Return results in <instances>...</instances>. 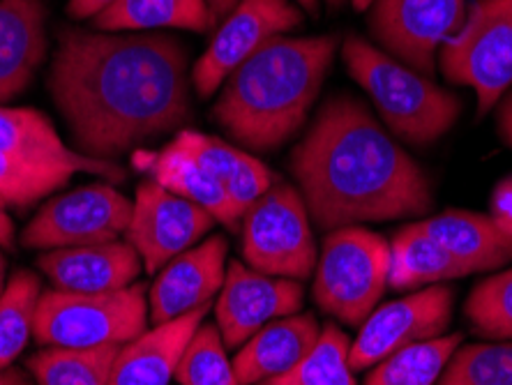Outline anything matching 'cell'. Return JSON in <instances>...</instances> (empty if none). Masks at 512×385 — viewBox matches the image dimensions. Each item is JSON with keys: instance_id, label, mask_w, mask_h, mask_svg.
Returning <instances> with one entry per match:
<instances>
[{"instance_id": "obj_1", "label": "cell", "mask_w": 512, "mask_h": 385, "mask_svg": "<svg viewBox=\"0 0 512 385\" xmlns=\"http://www.w3.org/2000/svg\"><path fill=\"white\" fill-rule=\"evenodd\" d=\"M190 54L162 33H58L49 93L74 150L116 162L139 143L180 130L192 116Z\"/></svg>"}, {"instance_id": "obj_2", "label": "cell", "mask_w": 512, "mask_h": 385, "mask_svg": "<svg viewBox=\"0 0 512 385\" xmlns=\"http://www.w3.org/2000/svg\"><path fill=\"white\" fill-rule=\"evenodd\" d=\"M289 166L323 231L418 217L434 206L423 166L349 93L323 102Z\"/></svg>"}, {"instance_id": "obj_3", "label": "cell", "mask_w": 512, "mask_h": 385, "mask_svg": "<svg viewBox=\"0 0 512 385\" xmlns=\"http://www.w3.org/2000/svg\"><path fill=\"white\" fill-rule=\"evenodd\" d=\"M337 47L335 35H280L263 44L222 83L215 123L247 150L280 148L310 116Z\"/></svg>"}, {"instance_id": "obj_4", "label": "cell", "mask_w": 512, "mask_h": 385, "mask_svg": "<svg viewBox=\"0 0 512 385\" xmlns=\"http://www.w3.org/2000/svg\"><path fill=\"white\" fill-rule=\"evenodd\" d=\"M351 79L370 97L381 123L411 146H427L453 130L462 102L425 74L404 65L360 35L342 44Z\"/></svg>"}, {"instance_id": "obj_5", "label": "cell", "mask_w": 512, "mask_h": 385, "mask_svg": "<svg viewBox=\"0 0 512 385\" xmlns=\"http://www.w3.org/2000/svg\"><path fill=\"white\" fill-rule=\"evenodd\" d=\"M77 173L123 183L118 162L93 160L60 139L42 111L0 107V196L7 206L28 208L58 192Z\"/></svg>"}, {"instance_id": "obj_6", "label": "cell", "mask_w": 512, "mask_h": 385, "mask_svg": "<svg viewBox=\"0 0 512 385\" xmlns=\"http://www.w3.org/2000/svg\"><path fill=\"white\" fill-rule=\"evenodd\" d=\"M390 243L365 226L328 231L314 266V303L344 326L360 328L388 289Z\"/></svg>"}, {"instance_id": "obj_7", "label": "cell", "mask_w": 512, "mask_h": 385, "mask_svg": "<svg viewBox=\"0 0 512 385\" xmlns=\"http://www.w3.org/2000/svg\"><path fill=\"white\" fill-rule=\"evenodd\" d=\"M148 298L143 284L107 293L44 291L37 305L33 337L42 346L100 349L123 346L148 330Z\"/></svg>"}, {"instance_id": "obj_8", "label": "cell", "mask_w": 512, "mask_h": 385, "mask_svg": "<svg viewBox=\"0 0 512 385\" xmlns=\"http://www.w3.org/2000/svg\"><path fill=\"white\" fill-rule=\"evenodd\" d=\"M436 63L450 83L476 93L480 116L499 107L512 90V0H473Z\"/></svg>"}, {"instance_id": "obj_9", "label": "cell", "mask_w": 512, "mask_h": 385, "mask_svg": "<svg viewBox=\"0 0 512 385\" xmlns=\"http://www.w3.org/2000/svg\"><path fill=\"white\" fill-rule=\"evenodd\" d=\"M238 231L247 266L259 273L298 282L314 273L319 249L310 210L298 187L275 180L247 210Z\"/></svg>"}, {"instance_id": "obj_10", "label": "cell", "mask_w": 512, "mask_h": 385, "mask_svg": "<svg viewBox=\"0 0 512 385\" xmlns=\"http://www.w3.org/2000/svg\"><path fill=\"white\" fill-rule=\"evenodd\" d=\"M130 215L132 201L114 183L84 185L44 203L21 231V243L47 252L109 243L125 236Z\"/></svg>"}, {"instance_id": "obj_11", "label": "cell", "mask_w": 512, "mask_h": 385, "mask_svg": "<svg viewBox=\"0 0 512 385\" xmlns=\"http://www.w3.org/2000/svg\"><path fill=\"white\" fill-rule=\"evenodd\" d=\"M305 14L293 0H238L215 28L213 40L192 67L197 95L213 97L229 74L263 44L303 26Z\"/></svg>"}, {"instance_id": "obj_12", "label": "cell", "mask_w": 512, "mask_h": 385, "mask_svg": "<svg viewBox=\"0 0 512 385\" xmlns=\"http://www.w3.org/2000/svg\"><path fill=\"white\" fill-rule=\"evenodd\" d=\"M464 19L466 0H374L370 7L374 40L425 77H432L439 49Z\"/></svg>"}, {"instance_id": "obj_13", "label": "cell", "mask_w": 512, "mask_h": 385, "mask_svg": "<svg viewBox=\"0 0 512 385\" xmlns=\"http://www.w3.org/2000/svg\"><path fill=\"white\" fill-rule=\"evenodd\" d=\"M453 307L455 291L446 284L425 286L411 296L376 307L351 342V369L363 372L404 346L446 335Z\"/></svg>"}, {"instance_id": "obj_14", "label": "cell", "mask_w": 512, "mask_h": 385, "mask_svg": "<svg viewBox=\"0 0 512 385\" xmlns=\"http://www.w3.org/2000/svg\"><path fill=\"white\" fill-rule=\"evenodd\" d=\"M215 224V217L197 203L148 178L137 187L125 238L137 249L146 273L155 275L178 254L199 245Z\"/></svg>"}, {"instance_id": "obj_15", "label": "cell", "mask_w": 512, "mask_h": 385, "mask_svg": "<svg viewBox=\"0 0 512 385\" xmlns=\"http://www.w3.org/2000/svg\"><path fill=\"white\" fill-rule=\"evenodd\" d=\"M303 300L305 289L298 279L263 275L233 261L215 303V326L227 349H240L270 321L296 314Z\"/></svg>"}, {"instance_id": "obj_16", "label": "cell", "mask_w": 512, "mask_h": 385, "mask_svg": "<svg viewBox=\"0 0 512 385\" xmlns=\"http://www.w3.org/2000/svg\"><path fill=\"white\" fill-rule=\"evenodd\" d=\"M227 249V238L210 236L178 254L157 273L148 291V312L153 326L210 305L227 277Z\"/></svg>"}, {"instance_id": "obj_17", "label": "cell", "mask_w": 512, "mask_h": 385, "mask_svg": "<svg viewBox=\"0 0 512 385\" xmlns=\"http://www.w3.org/2000/svg\"><path fill=\"white\" fill-rule=\"evenodd\" d=\"M37 268L51 289L65 293H107L134 284L143 270L141 256L127 240L49 249L37 259Z\"/></svg>"}, {"instance_id": "obj_18", "label": "cell", "mask_w": 512, "mask_h": 385, "mask_svg": "<svg viewBox=\"0 0 512 385\" xmlns=\"http://www.w3.org/2000/svg\"><path fill=\"white\" fill-rule=\"evenodd\" d=\"M47 47L44 0H0V107L28 88Z\"/></svg>"}, {"instance_id": "obj_19", "label": "cell", "mask_w": 512, "mask_h": 385, "mask_svg": "<svg viewBox=\"0 0 512 385\" xmlns=\"http://www.w3.org/2000/svg\"><path fill=\"white\" fill-rule=\"evenodd\" d=\"M210 305L143 330L120 346L109 385H169L194 330L206 321Z\"/></svg>"}, {"instance_id": "obj_20", "label": "cell", "mask_w": 512, "mask_h": 385, "mask_svg": "<svg viewBox=\"0 0 512 385\" xmlns=\"http://www.w3.org/2000/svg\"><path fill=\"white\" fill-rule=\"evenodd\" d=\"M321 330L312 314H291L270 321L254 332L233 358L238 385H261L286 374L312 351Z\"/></svg>"}, {"instance_id": "obj_21", "label": "cell", "mask_w": 512, "mask_h": 385, "mask_svg": "<svg viewBox=\"0 0 512 385\" xmlns=\"http://www.w3.org/2000/svg\"><path fill=\"white\" fill-rule=\"evenodd\" d=\"M173 141L227 190L240 217H245L247 210L277 180L275 173L259 157L220 137H210V134L197 130H180Z\"/></svg>"}, {"instance_id": "obj_22", "label": "cell", "mask_w": 512, "mask_h": 385, "mask_svg": "<svg viewBox=\"0 0 512 385\" xmlns=\"http://www.w3.org/2000/svg\"><path fill=\"white\" fill-rule=\"evenodd\" d=\"M134 166L162 185L164 190L183 196V199L197 203L231 231L240 229L243 217L233 206L229 194L199 162H194L176 141L167 143L160 150H137L134 153Z\"/></svg>"}, {"instance_id": "obj_23", "label": "cell", "mask_w": 512, "mask_h": 385, "mask_svg": "<svg viewBox=\"0 0 512 385\" xmlns=\"http://www.w3.org/2000/svg\"><path fill=\"white\" fill-rule=\"evenodd\" d=\"M418 224L469 273L501 268L512 261V236L489 215L473 210H446Z\"/></svg>"}, {"instance_id": "obj_24", "label": "cell", "mask_w": 512, "mask_h": 385, "mask_svg": "<svg viewBox=\"0 0 512 385\" xmlns=\"http://www.w3.org/2000/svg\"><path fill=\"white\" fill-rule=\"evenodd\" d=\"M471 275L446 247L420 229L409 224L397 231L390 243L388 286L395 291H418L423 286L443 284L448 279Z\"/></svg>"}, {"instance_id": "obj_25", "label": "cell", "mask_w": 512, "mask_h": 385, "mask_svg": "<svg viewBox=\"0 0 512 385\" xmlns=\"http://www.w3.org/2000/svg\"><path fill=\"white\" fill-rule=\"evenodd\" d=\"M93 26L104 33H150L155 28L208 33L215 21L206 0H116L97 14Z\"/></svg>"}, {"instance_id": "obj_26", "label": "cell", "mask_w": 512, "mask_h": 385, "mask_svg": "<svg viewBox=\"0 0 512 385\" xmlns=\"http://www.w3.org/2000/svg\"><path fill=\"white\" fill-rule=\"evenodd\" d=\"M459 346V332L404 346L376 362L365 385H436Z\"/></svg>"}, {"instance_id": "obj_27", "label": "cell", "mask_w": 512, "mask_h": 385, "mask_svg": "<svg viewBox=\"0 0 512 385\" xmlns=\"http://www.w3.org/2000/svg\"><path fill=\"white\" fill-rule=\"evenodd\" d=\"M120 346L60 349L44 346L28 360L35 385H109Z\"/></svg>"}, {"instance_id": "obj_28", "label": "cell", "mask_w": 512, "mask_h": 385, "mask_svg": "<svg viewBox=\"0 0 512 385\" xmlns=\"http://www.w3.org/2000/svg\"><path fill=\"white\" fill-rule=\"evenodd\" d=\"M40 298V279L30 270H19L10 277L0 296V367H12L24 353L28 339L33 337Z\"/></svg>"}, {"instance_id": "obj_29", "label": "cell", "mask_w": 512, "mask_h": 385, "mask_svg": "<svg viewBox=\"0 0 512 385\" xmlns=\"http://www.w3.org/2000/svg\"><path fill=\"white\" fill-rule=\"evenodd\" d=\"M349 337L337 326H326L312 351L289 372L261 385H356L349 365Z\"/></svg>"}, {"instance_id": "obj_30", "label": "cell", "mask_w": 512, "mask_h": 385, "mask_svg": "<svg viewBox=\"0 0 512 385\" xmlns=\"http://www.w3.org/2000/svg\"><path fill=\"white\" fill-rule=\"evenodd\" d=\"M436 385H512V339L459 346Z\"/></svg>"}, {"instance_id": "obj_31", "label": "cell", "mask_w": 512, "mask_h": 385, "mask_svg": "<svg viewBox=\"0 0 512 385\" xmlns=\"http://www.w3.org/2000/svg\"><path fill=\"white\" fill-rule=\"evenodd\" d=\"M176 381L180 385H238L227 344L213 323H201L194 330L178 362Z\"/></svg>"}, {"instance_id": "obj_32", "label": "cell", "mask_w": 512, "mask_h": 385, "mask_svg": "<svg viewBox=\"0 0 512 385\" xmlns=\"http://www.w3.org/2000/svg\"><path fill=\"white\" fill-rule=\"evenodd\" d=\"M466 319L485 339H512V268L483 279L466 298Z\"/></svg>"}, {"instance_id": "obj_33", "label": "cell", "mask_w": 512, "mask_h": 385, "mask_svg": "<svg viewBox=\"0 0 512 385\" xmlns=\"http://www.w3.org/2000/svg\"><path fill=\"white\" fill-rule=\"evenodd\" d=\"M489 217L512 236V173L496 183L489 199Z\"/></svg>"}, {"instance_id": "obj_34", "label": "cell", "mask_w": 512, "mask_h": 385, "mask_svg": "<svg viewBox=\"0 0 512 385\" xmlns=\"http://www.w3.org/2000/svg\"><path fill=\"white\" fill-rule=\"evenodd\" d=\"M114 3L116 0H67V14L72 19H95Z\"/></svg>"}, {"instance_id": "obj_35", "label": "cell", "mask_w": 512, "mask_h": 385, "mask_svg": "<svg viewBox=\"0 0 512 385\" xmlns=\"http://www.w3.org/2000/svg\"><path fill=\"white\" fill-rule=\"evenodd\" d=\"M496 127H499L501 139L512 148V90H508L506 97L499 102V111H496Z\"/></svg>"}, {"instance_id": "obj_36", "label": "cell", "mask_w": 512, "mask_h": 385, "mask_svg": "<svg viewBox=\"0 0 512 385\" xmlns=\"http://www.w3.org/2000/svg\"><path fill=\"white\" fill-rule=\"evenodd\" d=\"M7 201L0 196V247L3 249H12L14 247V222L10 213H7Z\"/></svg>"}, {"instance_id": "obj_37", "label": "cell", "mask_w": 512, "mask_h": 385, "mask_svg": "<svg viewBox=\"0 0 512 385\" xmlns=\"http://www.w3.org/2000/svg\"><path fill=\"white\" fill-rule=\"evenodd\" d=\"M206 3L210 7V14H213V21L217 28V24H220V21L233 10V7L238 5V0H206Z\"/></svg>"}, {"instance_id": "obj_38", "label": "cell", "mask_w": 512, "mask_h": 385, "mask_svg": "<svg viewBox=\"0 0 512 385\" xmlns=\"http://www.w3.org/2000/svg\"><path fill=\"white\" fill-rule=\"evenodd\" d=\"M0 385H30V381L17 369L0 367Z\"/></svg>"}, {"instance_id": "obj_39", "label": "cell", "mask_w": 512, "mask_h": 385, "mask_svg": "<svg viewBox=\"0 0 512 385\" xmlns=\"http://www.w3.org/2000/svg\"><path fill=\"white\" fill-rule=\"evenodd\" d=\"M296 5L303 12H310L312 17H319V0H296Z\"/></svg>"}, {"instance_id": "obj_40", "label": "cell", "mask_w": 512, "mask_h": 385, "mask_svg": "<svg viewBox=\"0 0 512 385\" xmlns=\"http://www.w3.org/2000/svg\"><path fill=\"white\" fill-rule=\"evenodd\" d=\"M5 268H7V263H5V256H3V247H0V296H3V291H5V286H7V282H5Z\"/></svg>"}, {"instance_id": "obj_41", "label": "cell", "mask_w": 512, "mask_h": 385, "mask_svg": "<svg viewBox=\"0 0 512 385\" xmlns=\"http://www.w3.org/2000/svg\"><path fill=\"white\" fill-rule=\"evenodd\" d=\"M372 3H374V0H351L353 10H358V12H365V10H370Z\"/></svg>"}, {"instance_id": "obj_42", "label": "cell", "mask_w": 512, "mask_h": 385, "mask_svg": "<svg viewBox=\"0 0 512 385\" xmlns=\"http://www.w3.org/2000/svg\"><path fill=\"white\" fill-rule=\"evenodd\" d=\"M346 3V0H326V5L330 10H340V7Z\"/></svg>"}]
</instances>
